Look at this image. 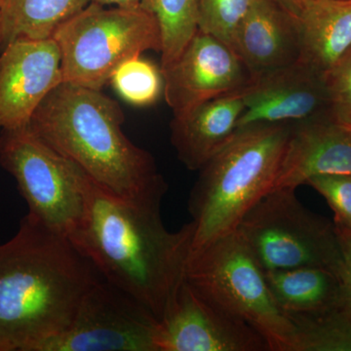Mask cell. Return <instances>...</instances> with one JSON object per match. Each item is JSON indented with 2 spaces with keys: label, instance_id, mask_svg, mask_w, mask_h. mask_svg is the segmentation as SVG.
I'll return each mask as SVG.
<instances>
[{
  "label": "cell",
  "instance_id": "52a82bcc",
  "mask_svg": "<svg viewBox=\"0 0 351 351\" xmlns=\"http://www.w3.org/2000/svg\"><path fill=\"white\" fill-rule=\"evenodd\" d=\"M237 232L263 271L316 267L338 274L343 262L334 223L306 209L295 189L269 191Z\"/></svg>",
  "mask_w": 351,
  "mask_h": 351
},
{
  "label": "cell",
  "instance_id": "7c38bea8",
  "mask_svg": "<svg viewBox=\"0 0 351 351\" xmlns=\"http://www.w3.org/2000/svg\"><path fill=\"white\" fill-rule=\"evenodd\" d=\"M64 82L54 39H21L0 55V131L22 128L40 104Z\"/></svg>",
  "mask_w": 351,
  "mask_h": 351
},
{
  "label": "cell",
  "instance_id": "2e32d148",
  "mask_svg": "<svg viewBox=\"0 0 351 351\" xmlns=\"http://www.w3.org/2000/svg\"><path fill=\"white\" fill-rule=\"evenodd\" d=\"M241 92L205 101L174 115L171 143L186 169L199 171L235 135L244 110Z\"/></svg>",
  "mask_w": 351,
  "mask_h": 351
},
{
  "label": "cell",
  "instance_id": "7402d4cb",
  "mask_svg": "<svg viewBox=\"0 0 351 351\" xmlns=\"http://www.w3.org/2000/svg\"><path fill=\"white\" fill-rule=\"evenodd\" d=\"M293 321L301 334L302 351H351V322L339 308Z\"/></svg>",
  "mask_w": 351,
  "mask_h": 351
},
{
  "label": "cell",
  "instance_id": "8fae6325",
  "mask_svg": "<svg viewBox=\"0 0 351 351\" xmlns=\"http://www.w3.org/2000/svg\"><path fill=\"white\" fill-rule=\"evenodd\" d=\"M161 73L164 97L173 115L241 92L252 82L232 48L199 29L174 63Z\"/></svg>",
  "mask_w": 351,
  "mask_h": 351
},
{
  "label": "cell",
  "instance_id": "d6986e66",
  "mask_svg": "<svg viewBox=\"0 0 351 351\" xmlns=\"http://www.w3.org/2000/svg\"><path fill=\"white\" fill-rule=\"evenodd\" d=\"M92 0H4L1 16V47L21 39L52 38L64 23Z\"/></svg>",
  "mask_w": 351,
  "mask_h": 351
},
{
  "label": "cell",
  "instance_id": "30bf717a",
  "mask_svg": "<svg viewBox=\"0 0 351 351\" xmlns=\"http://www.w3.org/2000/svg\"><path fill=\"white\" fill-rule=\"evenodd\" d=\"M156 351H267L258 332L184 280L154 332Z\"/></svg>",
  "mask_w": 351,
  "mask_h": 351
},
{
  "label": "cell",
  "instance_id": "ffe728a7",
  "mask_svg": "<svg viewBox=\"0 0 351 351\" xmlns=\"http://www.w3.org/2000/svg\"><path fill=\"white\" fill-rule=\"evenodd\" d=\"M201 0H141L158 23L163 71L171 66L199 29Z\"/></svg>",
  "mask_w": 351,
  "mask_h": 351
},
{
  "label": "cell",
  "instance_id": "9c48e42d",
  "mask_svg": "<svg viewBox=\"0 0 351 351\" xmlns=\"http://www.w3.org/2000/svg\"><path fill=\"white\" fill-rule=\"evenodd\" d=\"M157 322L133 298L101 279L66 329L36 351H156Z\"/></svg>",
  "mask_w": 351,
  "mask_h": 351
},
{
  "label": "cell",
  "instance_id": "e0dca14e",
  "mask_svg": "<svg viewBox=\"0 0 351 351\" xmlns=\"http://www.w3.org/2000/svg\"><path fill=\"white\" fill-rule=\"evenodd\" d=\"M293 16L300 63L325 76L351 47V0H304Z\"/></svg>",
  "mask_w": 351,
  "mask_h": 351
},
{
  "label": "cell",
  "instance_id": "7a4b0ae2",
  "mask_svg": "<svg viewBox=\"0 0 351 351\" xmlns=\"http://www.w3.org/2000/svg\"><path fill=\"white\" fill-rule=\"evenodd\" d=\"M101 279L69 237L25 215L0 244V351H36L61 334Z\"/></svg>",
  "mask_w": 351,
  "mask_h": 351
},
{
  "label": "cell",
  "instance_id": "9a60e30c",
  "mask_svg": "<svg viewBox=\"0 0 351 351\" xmlns=\"http://www.w3.org/2000/svg\"><path fill=\"white\" fill-rule=\"evenodd\" d=\"M232 48L252 82L298 63L301 48L294 16L276 0H256L233 34Z\"/></svg>",
  "mask_w": 351,
  "mask_h": 351
},
{
  "label": "cell",
  "instance_id": "3957f363",
  "mask_svg": "<svg viewBox=\"0 0 351 351\" xmlns=\"http://www.w3.org/2000/svg\"><path fill=\"white\" fill-rule=\"evenodd\" d=\"M124 121L121 107L101 90L62 82L40 104L27 127L101 189L160 208L167 184L154 156L122 130Z\"/></svg>",
  "mask_w": 351,
  "mask_h": 351
},
{
  "label": "cell",
  "instance_id": "4fadbf2b",
  "mask_svg": "<svg viewBox=\"0 0 351 351\" xmlns=\"http://www.w3.org/2000/svg\"><path fill=\"white\" fill-rule=\"evenodd\" d=\"M241 94L244 110L237 130L329 114L324 76L300 62L253 80Z\"/></svg>",
  "mask_w": 351,
  "mask_h": 351
},
{
  "label": "cell",
  "instance_id": "ba28073f",
  "mask_svg": "<svg viewBox=\"0 0 351 351\" xmlns=\"http://www.w3.org/2000/svg\"><path fill=\"white\" fill-rule=\"evenodd\" d=\"M0 165L17 182L29 214L71 239L84 216L86 174L27 126L0 131Z\"/></svg>",
  "mask_w": 351,
  "mask_h": 351
},
{
  "label": "cell",
  "instance_id": "44dd1931",
  "mask_svg": "<svg viewBox=\"0 0 351 351\" xmlns=\"http://www.w3.org/2000/svg\"><path fill=\"white\" fill-rule=\"evenodd\" d=\"M110 83L124 101L138 107L156 103L163 89L161 69L141 56L122 64Z\"/></svg>",
  "mask_w": 351,
  "mask_h": 351
},
{
  "label": "cell",
  "instance_id": "5b68a950",
  "mask_svg": "<svg viewBox=\"0 0 351 351\" xmlns=\"http://www.w3.org/2000/svg\"><path fill=\"white\" fill-rule=\"evenodd\" d=\"M186 280L253 328L269 351H302L299 328L277 304L237 230L191 252Z\"/></svg>",
  "mask_w": 351,
  "mask_h": 351
},
{
  "label": "cell",
  "instance_id": "f1b7e54d",
  "mask_svg": "<svg viewBox=\"0 0 351 351\" xmlns=\"http://www.w3.org/2000/svg\"><path fill=\"white\" fill-rule=\"evenodd\" d=\"M0 47H1V16H0Z\"/></svg>",
  "mask_w": 351,
  "mask_h": 351
},
{
  "label": "cell",
  "instance_id": "603a6c76",
  "mask_svg": "<svg viewBox=\"0 0 351 351\" xmlns=\"http://www.w3.org/2000/svg\"><path fill=\"white\" fill-rule=\"evenodd\" d=\"M256 0H201L199 29L232 47L233 34Z\"/></svg>",
  "mask_w": 351,
  "mask_h": 351
},
{
  "label": "cell",
  "instance_id": "484cf974",
  "mask_svg": "<svg viewBox=\"0 0 351 351\" xmlns=\"http://www.w3.org/2000/svg\"><path fill=\"white\" fill-rule=\"evenodd\" d=\"M337 233L343 254V262L338 272L341 288L339 309L351 322V234Z\"/></svg>",
  "mask_w": 351,
  "mask_h": 351
},
{
  "label": "cell",
  "instance_id": "277c9868",
  "mask_svg": "<svg viewBox=\"0 0 351 351\" xmlns=\"http://www.w3.org/2000/svg\"><path fill=\"white\" fill-rule=\"evenodd\" d=\"M293 124L240 129L201 168L189 199L193 251L235 232L245 215L272 191Z\"/></svg>",
  "mask_w": 351,
  "mask_h": 351
},
{
  "label": "cell",
  "instance_id": "6da1fadb",
  "mask_svg": "<svg viewBox=\"0 0 351 351\" xmlns=\"http://www.w3.org/2000/svg\"><path fill=\"white\" fill-rule=\"evenodd\" d=\"M84 216L71 237L104 280L133 298L157 321L186 280L195 226H164L160 208L119 197L86 175Z\"/></svg>",
  "mask_w": 351,
  "mask_h": 351
},
{
  "label": "cell",
  "instance_id": "5bb4252c",
  "mask_svg": "<svg viewBox=\"0 0 351 351\" xmlns=\"http://www.w3.org/2000/svg\"><path fill=\"white\" fill-rule=\"evenodd\" d=\"M351 174V127L329 114L294 123L274 189H297L311 178Z\"/></svg>",
  "mask_w": 351,
  "mask_h": 351
},
{
  "label": "cell",
  "instance_id": "d4e9b609",
  "mask_svg": "<svg viewBox=\"0 0 351 351\" xmlns=\"http://www.w3.org/2000/svg\"><path fill=\"white\" fill-rule=\"evenodd\" d=\"M324 78L330 117L351 127V47Z\"/></svg>",
  "mask_w": 351,
  "mask_h": 351
},
{
  "label": "cell",
  "instance_id": "ac0fdd59",
  "mask_svg": "<svg viewBox=\"0 0 351 351\" xmlns=\"http://www.w3.org/2000/svg\"><path fill=\"white\" fill-rule=\"evenodd\" d=\"M270 292L291 319L321 315L339 308L338 274L324 267L265 271Z\"/></svg>",
  "mask_w": 351,
  "mask_h": 351
},
{
  "label": "cell",
  "instance_id": "cb8c5ba5",
  "mask_svg": "<svg viewBox=\"0 0 351 351\" xmlns=\"http://www.w3.org/2000/svg\"><path fill=\"white\" fill-rule=\"evenodd\" d=\"M307 186L315 189L334 212L337 232L351 234V174L311 178Z\"/></svg>",
  "mask_w": 351,
  "mask_h": 351
},
{
  "label": "cell",
  "instance_id": "8992f818",
  "mask_svg": "<svg viewBox=\"0 0 351 351\" xmlns=\"http://www.w3.org/2000/svg\"><path fill=\"white\" fill-rule=\"evenodd\" d=\"M64 82L101 90L122 64L145 51H161L154 16L142 6L90 2L53 34Z\"/></svg>",
  "mask_w": 351,
  "mask_h": 351
},
{
  "label": "cell",
  "instance_id": "83f0119b",
  "mask_svg": "<svg viewBox=\"0 0 351 351\" xmlns=\"http://www.w3.org/2000/svg\"><path fill=\"white\" fill-rule=\"evenodd\" d=\"M277 3L280 4L283 8L291 14H294L298 10L304 0H276Z\"/></svg>",
  "mask_w": 351,
  "mask_h": 351
},
{
  "label": "cell",
  "instance_id": "4316f807",
  "mask_svg": "<svg viewBox=\"0 0 351 351\" xmlns=\"http://www.w3.org/2000/svg\"><path fill=\"white\" fill-rule=\"evenodd\" d=\"M92 2L106 6L135 7L140 6L141 0H92Z\"/></svg>",
  "mask_w": 351,
  "mask_h": 351
},
{
  "label": "cell",
  "instance_id": "f546056e",
  "mask_svg": "<svg viewBox=\"0 0 351 351\" xmlns=\"http://www.w3.org/2000/svg\"><path fill=\"white\" fill-rule=\"evenodd\" d=\"M4 0H0V8H1L2 4H3Z\"/></svg>",
  "mask_w": 351,
  "mask_h": 351
}]
</instances>
